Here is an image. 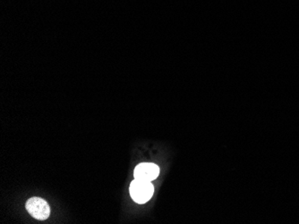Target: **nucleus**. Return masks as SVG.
<instances>
[{"label":"nucleus","instance_id":"obj_1","mask_svg":"<svg viewBox=\"0 0 299 224\" xmlns=\"http://www.w3.org/2000/svg\"><path fill=\"white\" fill-rule=\"evenodd\" d=\"M130 196L137 204L147 203L154 193V187L151 182L134 179L129 188Z\"/></svg>","mask_w":299,"mask_h":224},{"label":"nucleus","instance_id":"obj_2","mask_svg":"<svg viewBox=\"0 0 299 224\" xmlns=\"http://www.w3.org/2000/svg\"><path fill=\"white\" fill-rule=\"evenodd\" d=\"M26 207L27 212L34 219L39 221H45L51 215V207L47 203V201L38 196H33L27 200Z\"/></svg>","mask_w":299,"mask_h":224},{"label":"nucleus","instance_id":"obj_3","mask_svg":"<svg viewBox=\"0 0 299 224\" xmlns=\"http://www.w3.org/2000/svg\"><path fill=\"white\" fill-rule=\"evenodd\" d=\"M159 175V166L152 163H143V164H138L133 171L134 179L144 180L147 182L154 181L158 178Z\"/></svg>","mask_w":299,"mask_h":224}]
</instances>
